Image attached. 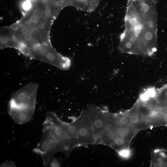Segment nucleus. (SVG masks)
Returning <instances> with one entry per match:
<instances>
[{
	"instance_id": "nucleus-6",
	"label": "nucleus",
	"mask_w": 167,
	"mask_h": 167,
	"mask_svg": "<svg viewBox=\"0 0 167 167\" xmlns=\"http://www.w3.org/2000/svg\"><path fill=\"white\" fill-rule=\"evenodd\" d=\"M82 111L83 116L78 134L77 147L94 144L92 125L85 110Z\"/></svg>"
},
{
	"instance_id": "nucleus-11",
	"label": "nucleus",
	"mask_w": 167,
	"mask_h": 167,
	"mask_svg": "<svg viewBox=\"0 0 167 167\" xmlns=\"http://www.w3.org/2000/svg\"><path fill=\"white\" fill-rule=\"evenodd\" d=\"M165 120V121L167 122V115H166L165 117L164 118Z\"/></svg>"
},
{
	"instance_id": "nucleus-2",
	"label": "nucleus",
	"mask_w": 167,
	"mask_h": 167,
	"mask_svg": "<svg viewBox=\"0 0 167 167\" xmlns=\"http://www.w3.org/2000/svg\"><path fill=\"white\" fill-rule=\"evenodd\" d=\"M38 87V84L29 83L13 95L9 104V112L16 120L25 122L32 115Z\"/></svg>"
},
{
	"instance_id": "nucleus-4",
	"label": "nucleus",
	"mask_w": 167,
	"mask_h": 167,
	"mask_svg": "<svg viewBox=\"0 0 167 167\" xmlns=\"http://www.w3.org/2000/svg\"><path fill=\"white\" fill-rule=\"evenodd\" d=\"M45 126V131L49 132L60 143L62 152L66 156H69L72 150L67 132V123L62 122L56 114L50 113L49 114Z\"/></svg>"
},
{
	"instance_id": "nucleus-9",
	"label": "nucleus",
	"mask_w": 167,
	"mask_h": 167,
	"mask_svg": "<svg viewBox=\"0 0 167 167\" xmlns=\"http://www.w3.org/2000/svg\"><path fill=\"white\" fill-rule=\"evenodd\" d=\"M0 47H12L19 50L20 45L10 27L1 29Z\"/></svg>"
},
{
	"instance_id": "nucleus-1",
	"label": "nucleus",
	"mask_w": 167,
	"mask_h": 167,
	"mask_svg": "<svg viewBox=\"0 0 167 167\" xmlns=\"http://www.w3.org/2000/svg\"><path fill=\"white\" fill-rule=\"evenodd\" d=\"M156 0H128L125 29L120 36L122 53L150 55L157 47Z\"/></svg>"
},
{
	"instance_id": "nucleus-3",
	"label": "nucleus",
	"mask_w": 167,
	"mask_h": 167,
	"mask_svg": "<svg viewBox=\"0 0 167 167\" xmlns=\"http://www.w3.org/2000/svg\"><path fill=\"white\" fill-rule=\"evenodd\" d=\"M30 57L51 64L59 68L68 69L71 61L56 51L51 45H41L25 50L23 53Z\"/></svg>"
},
{
	"instance_id": "nucleus-8",
	"label": "nucleus",
	"mask_w": 167,
	"mask_h": 167,
	"mask_svg": "<svg viewBox=\"0 0 167 167\" xmlns=\"http://www.w3.org/2000/svg\"><path fill=\"white\" fill-rule=\"evenodd\" d=\"M83 116L82 111L80 115L73 121L67 123V132L72 150L77 147L78 134Z\"/></svg>"
},
{
	"instance_id": "nucleus-10",
	"label": "nucleus",
	"mask_w": 167,
	"mask_h": 167,
	"mask_svg": "<svg viewBox=\"0 0 167 167\" xmlns=\"http://www.w3.org/2000/svg\"><path fill=\"white\" fill-rule=\"evenodd\" d=\"M101 0H68L66 6H70L84 11H94Z\"/></svg>"
},
{
	"instance_id": "nucleus-7",
	"label": "nucleus",
	"mask_w": 167,
	"mask_h": 167,
	"mask_svg": "<svg viewBox=\"0 0 167 167\" xmlns=\"http://www.w3.org/2000/svg\"><path fill=\"white\" fill-rule=\"evenodd\" d=\"M46 132L48 138H44L43 137L42 141L36 150H39V153L44 156L43 157L47 154L49 159L54 154L59 151L63 152V150L60 143L49 133Z\"/></svg>"
},
{
	"instance_id": "nucleus-5",
	"label": "nucleus",
	"mask_w": 167,
	"mask_h": 167,
	"mask_svg": "<svg viewBox=\"0 0 167 167\" xmlns=\"http://www.w3.org/2000/svg\"><path fill=\"white\" fill-rule=\"evenodd\" d=\"M85 111L92 125L94 144H98L101 136L108 125L109 112L105 108L93 104L89 105Z\"/></svg>"
}]
</instances>
